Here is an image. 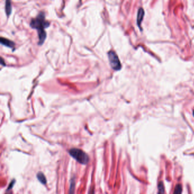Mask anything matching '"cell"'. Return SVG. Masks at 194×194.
<instances>
[{"label": "cell", "instance_id": "cell-13", "mask_svg": "<svg viewBox=\"0 0 194 194\" xmlns=\"http://www.w3.org/2000/svg\"><path fill=\"white\" fill-rule=\"evenodd\" d=\"M11 194V193H9V194Z\"/></svg>", "mask_w": 194, "mask_h": 194}, {"label": "cell", "instance_id": "cell-5", "mask_svg": "<svg viewBox=\"0 0 194 194\" xmlns=\"http://www.w3.org/2000/svg\"><path fill=\"white\" fill-rule=\"evenodd\" d=\"M144 16V11L142 8H140L138 10V15H137V23L140 27H141V23L142 21V18Z\"/></svg>", "mask_w": 194, "mask_h": 194}, {"label": "cell", "instance_id": "cell-7", "mask_svg": "<svg viewBox=\"0 0 194 194\" xmlns=\"http://www.w3.org/2000/svg\"><path fill=\"white\" fill-rule=\"evenodd\" d=\"M75 189V180L74 178H72L71 180L70 187L69 189L68 194H74Z\"/></svg>", "mask_w": 194, "mask_h": 194}, {"label": "cell", "instance_id": "cell-9", "mask_svg": "<svg viewBox=\"0 0 194 194\" xmlns=\"http://www.w3.org/2000/svg\"><path fill=\"white\" fill-rule=\"evenodd\" d=\"M182 186L180 184H178L174 189V194H182Z\"/></svg>", "mask_w": 194, "mask_h": 194}, {"label": "cell", "instance_id": "cell-3", "mask_svg": "<svg viewBox=\"0 0 194 194\" xmlns=\"http://www.w3.org/2000/svg\"><path fill=\"white\" fill-rule=\"evenodd\" d=\"M108 56L110 65L112 68L114 70H120L121 68V65L116 53L113 50H111L108 53Z\"/></svg>", "mask_w": 194, "mask_h": 194}, {"label": "cell", "instance_id": "cell-12", "mask_svg": "<svg viewBox=\"0 0 194 194\" xmlns=\"http://www.w3.org/2000/svg\"><path fill=\"white\" fill-rule=\"evenodd\" d=\"M193 115H194V111H193Z\"/></svg>", "mask_w": 194, "mask_h": 194}, {"label": "cell", "instance_id": "cell-8", "mask_svg": "<svg viewBox=\"0 0 194 194\" xmlns=\"http://www.w3.org/2000/svg\"><path fill=\"white\" fill-rule=\"evenodd\" d=\"M5 11L7 16H9L11 12V1H6L5 4Z\"/></svg>", "mask_w": 194, "mask_h": 194}, {"label": "cell", "instance_id": "cell-6", "mask_svg": "<svg viewBox=\"0 0 194 194\" xmlns=\"http://www.w3.org/2000/svg\"><path fill=\"white\" fill-rule=\"evenodd\" d=\"M37 178H38L39 181L43 184H46L47 183V180L46 178L45 177L44 175L43 174V173L41 172H39L37 174Z\"/></svg>", "mask_w": 194, "mask_h": 194}, {"label": "cell", "instance_id": "cell-10", "mask_svg": "<svg viewBox=\"0 0 194 194\" xmlns=\"http://www.w3.org/2000/svg\"><path fill=\"white\" fill-rule=\"evenodd\" d=\"M158 194H165V187L164 185L162 182H159L158 186Z\"/></svg>", "mask_w": 194, "mask_h": 194}, {"label": "cell", "instance_id": "cell-2", "mask_svg": "<svg viewBox=\"0 0 194 194\" xmlns=\"http://www.w3.org/2000/svg\"><path fill=\"white\" fill-rule=\"evenodd\" d=\"M69 153L71 156H72L75 160L81 164L86 165L89 162V156L81 149L72 148L70 150Z\"/></svg>", "mask_w": 194, "mask_h": 194}, {"label": "cell", "instance_id": "cell-11", "mask_svg": "<svg viewBox=\"0 0 194 194\" xmlns=\"http://www.w3.org/2000/svg\"><path fill=\"white\" fill-rule=\"evenodd\" d=\"M1 65H5V63H4V60H3V59L2 58H1Z\"/></svg>", "mask_w": 194, "mask_h": 194}, {"label": "cell", "instance_id": "cell-1", "mask_svg": "<svg viewBox=\"0 0 194 194\" xmlns=\"http://www.w3.org/2000/svg\"><path fill=\"white\" fill-rule=\"evenodd\" d=\"M30 25L33 29L38 30V44H42L46 38V32L44 31V29L49 27L50 25V23L45 19L44 13L42 11L40 12L36 18L32 19Z\"/></svg>", "mask_w": 194, "mask_h": 194}, {"label": "cell", "instance_id": "cell-4", "mask_svg": "<svg viewBox=\"0 0 194 194\" xmlns=\"http://www.w3.org/2000/svg\"><path fill=\"white\" fill-rule=\"evenodd\" d=\"M1 43L6 46L9 47L11 48L13 47L15 45V43H14L13 41H11V40H9L6 38H3V37L1 38Z\"/></svg>", "mask_w": 194, "mask_h": 194}]
</instances>
